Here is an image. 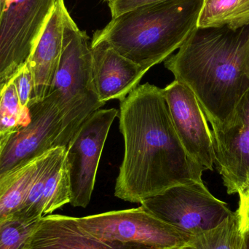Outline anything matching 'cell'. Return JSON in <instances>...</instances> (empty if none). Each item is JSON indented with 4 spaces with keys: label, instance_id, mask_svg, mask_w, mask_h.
<instances>
[{
    "label": "cell",
    "instance_id": "obj_20",
    "mask_svg": "<svg viewBox=\"0 0 249 249\" xmlns=\"http://www.w3.org/2000/svg\"><path fill=\"white\" fill-rule=\"evenodd\" d=\"M39 219L14 215L0 222V249H24Z\"/></svg>",
    "mask_w": 249,
    "mask_h": 249
},
{
    "label": "cell",
    "instance_id": "obj_14",
    "mask_svg": "<svg viewBox=\"0 0 249 249\" xmlns=\"http://www.w3.org/2000/svg\"><path fill=\"white\" fill-rule=\"evenodd\" d=\"M24 249H151L106 242L80 228L77 218L48 214L40 218Z\"/></svg>",
    "mask_w": 249,
    "mask_h": 249
},
{
    "label": "cell",
    "instance_id": "obj_5",
    "mask_svg": "<svg viewBox=\"0 0 249 249\" xmlns=\"http://www.w3.org/2000/svg\"><path fill=\"white\" fill-rule=\"evenodd\" d=\"M141 204L157 219L191 238L216 228L233 213L203 182L175 186Z\"/></svg>",
    "mask_w": 249,
    "mask_h": 249
},
{
    "label": "cell",
    "instance_id": "obj_18",
    "mask_svg": "<svg viewBox=\"0 0 249 249\" xmlns=\"http://www.w3.org/2000/svg\"><path fill=\"white\" fill-rule=\"evenodd\" d=\"M241 231L236 213L213 229L202 232L178 249H238Z\"/></svg>",
    "mask_w": 249,
    "mask_h": 249
},
{
    "label": "cell",
    "instance_id": "obj_21",
    "mask_svg": "<svg viewBox=\"0 0 249 249\" xmlns=\"http://www.w3.org/2000/svg\"><path fill=\"white\" fill-rule=\"evenodd\" d=\"M13 81L17 90L20 105L29 109L33 96V78L27 63L13 74Z\"/></svg>",
    "mask_w": 249,
    "mask_h": 249
},
{
    "label": "cell",
    "instance_id": "obj_10",
    "mask_svg": "<svg viewBox=\"0 0 249 249\" xmlns=\"http://www.w3.org/2000/svg\"><path fill=\"white\" fill-rule=\"evenodd\" d=\"M216 168L229 195L249 190V89L228 124L212 127Z\"/></svg>",
    "mask_w": 249,
    "mask_h": 249
},
{
    "label": "cell",
    "instance_id": "obj_13",
    "mask_svg": "<svg viewBox=\"0 0 249 249\" xmlns=\"http://www.w3.org/2000/svg\"><path fill=\"white\" fill-rule=\"evenodd\" d=\"M93 78L101 102L122 101L139 86L147 71L118 53L105 42H91Z\"/></svg>",
    "mask_w": 249,
    "mask_h": 249
},
{
    "label": "cell",
    "instance_id": "obj_26",
    "mask_svg": "<svg viewBox=\"0 0 249 249\" xmlns=\"http://www.w3.org/2000/svg\"><path fill=\"white\" fill-rule=\"evenodd\" d=\"M106 1H111V0H106Z\"/></svg>",
    "mask_w": 249,
    "mask_h": 249
},
{
    "label": "cell",
    "instance_id": "obj_2",
    "mask_svg": "<svg viewBox=\"0 0 249 249\" xmlns=\"http://www.w3.org/2000/svg\"><path fill=\"white\" fill-rule=\"evenodd\" d=\"M165 67L194 93L212 127H223L249 89V25L197 27Z\"/></svg>",
    "mask_w": 249,
    "mask_h": 249
},
{
    "label": "cell",
    "instance_id": "obj_23",
    "mask_svg": "<svg viewBox=\"0 0 249 249\" xmlns=\"http://www.w3.org/2000/svg\"><path fill=\"white\" fill-rule=\"evenodd\" d=\"M239 207L235 212L239 220L241 232L249 228V190L240 195Z\"/></svg>",
    "mask_w": 249,
    "mask_h": 249
},
{
    "label": "cell",
    "instance_id": "obj_12",
    "mask_svg": "<svg viewBox=\"0 0 249 249\" xmlns=\"http://www.w3.org/2000/svg\"><path fill=\"white\" fill-rule=\"evenodd\" d=\"M68 13L64 0H57L26 62L33 78V96L30 105L44 100L52 91L62 51L64 24Z\"/></svg>",
    "mask_w": 249,
    "mask_h": 249
},
{
    "label": "cell",
    "instance_id": "obj_4",
    "mask_svg": "<svg viewBox=\"0 0 249 249\" xmlns=\"http://www.w3.org/2000/svg\"><path fill=\"white\" fill-rule=\"evenodd\" d=\"M63 116V141L67 147L80 125L104 106L93 78L91 42L70 13L66 16L62 51L52 91Z\"/></svg>",
    "mask_w": 249,
    "mask_h": 249
},
{
    "label": "cell",
    "instance_id": "obj_25",
    "mask_svg": "<svg viewBox=\"0 0 249 249\" xmlns=\"http://www.w3.org/2000/svg\"><path fill=\"white\" fill-rule=\"evenodd\" d=\"M4 1H5V0H0V14H1V11H2L3 7H4Z\"/></svg>",
    "mask_w": 249,
    "mask_h": 249
},
{
    "label": "cell",
    "instance_id": "obj_8",
    "mask_svg": "<svg viewBox=\"0 0 249 249\" xmlns=\"http://www.w3.org/2000/svg\"><path fill=\"white\" fill-rule=\"evenodd\" d=\"M57 0H5L0 14V80L23 67Z\"/></svg>",
    "mask_w": 249,
    "mask_h": 249
},
{
    "label": "cell",
    "instance_id": "obj_22",
    "mask_svg": "<svg viewBox=\"0 0 249 249\" xmlns=\"http://www.w3.org/2000/svg\"><path fill=\"white\" fill-rule=\"evenodd\" d=\"M162 1L165 0H111L108 1V5L112 18H115L136 7Z\"/></svg>",
    "mask_w": 249,
    "mask_h": 249
},
{
    "label": "cell",
    "instance_id": "obj_7",
    "mask_svg": "<svg viewBox=\"0 0 249 249\" xmlns=\"http://www.w3.org/2000/svg\"><path fill=\"white\" fill-rule=\"evenodd\" d=\"M31 120L14 132L0 138V177L55 148L64 146L63 116L58 98L50 93L31 104Z\"/></svg>",
    "mask_w": 249,
    "mask_h": 249
},
{
    "label": "cell",
    "instance_id": "obj_17",
    "mask_svg": "<svg viewBox=\"0 0 249 249\" xmlns=\"http://www.w3.org/2000/svg\"><path fill=\"white\" fill-rule=\"evenodd\" d=\"M29 109L20 105L13 75L0 80V138L30 121Z\"/></svg>",
    "mask_w": 249,
    "mask_h": 249
},
{
    "label": "cell",
    "instance_id": "obj_1",
    "mask_svg": "<svg viewBox=\"0 0 249 249\" xmlns=\"http://www.w3.org/2000/svg\"><path fill=\"white\" fill-rule=\"evenodd\" d=\"M124 153L115 196L141 203L175 186L203 182V168L188 155L174 128L163 89L139 85L120 105Z\"/></svg>",
    "mask_w": 249,
    "mask_h": 249
},
{
    "label": "cell",
    "instance_id": "obj_16",
    "mask_svg": "<svg viewBox=\"0 0 249 249\" xmlns=\"http://www.w3.org/2000/svg\"><path fill=\"white\" fill-rule=\"evenodd\" d=\"M249 25V0H204L197 27H222L232 29Z\"/></svg>",
    "mask_w": 249,
    "mask_h": 249
},
{
    "label": "cell",
    "instance_id": "obj_3",
    "mask_svg": "<svg viewBox=\"0 0 249 249\" xmlns=\"http://www.w3.org/2000/svg\"><path fill=\"white\" fill-rule=\"evenodd\" d=\"M204 0H165L112 18L93 35L118 53L149 71L179 49L197 27Z\"/></svg>",
    "mask_w": 249,
    "mask_h": 249
},
{
    "label": "cell",
    "instance_id": "obj_15",
    "mask_svg": "<svg viewBox=\"0 0 249 249\" xmlns=\"http://www.w3.org/2000/svg\"><path fill=\"white\" fill-rule=\"evenodd\" d=\"M48 152L0 177V222L19 212L43 167Z\"/></svg>",
    "mask_w": 249,
    "mask_h": 249
},
{
    "label": "cell",
    "instance_id": "obj_24",
    "mask_svg": "<svg viewBox=\"0 0 249 249\" xmlns=\"http://www.w3.org/2000/svg\"><path fill=\"white\" fill-rule=\"evenodd\" d=\"M238 249H249V228L241 232Z\"/></svg>",
    "mask_w": 249,
    "mask_h": 249
},
{
    "label": "cell",
    "instance_id": "obj_6",
    "mask_svg": "<svg viewBox=\"0 0 249 249\" xmlns=\"http://www.w3.org/2000/svg\"><path fill=\"white\" fill-rule=\"evenodd\" d=\"M77 222L83 231L106 242L143 246L151 249H178L191 239L157 219L142 206L77 218Z\"/></svg>",
    "mask_w": 249,
    "mask_h": 249
},
{
    "label": "cell",
    "instance_id": "obj_19",
    "mask_svg": "<svg viewBox=\"0 0 249 249\" xmlns=\"http://www.w3.org/2000/svg\"><path fill=\"white\" fill-rule=\"evenodd\" d=\"M70 203V177L65 159L53 172L47 182L42 199V215L51 214Z\"/></svg>",
    "mask_w": 249,
    "mask_h": 249
},
{
    "label": "cell",
    "instance_id": "obj_11",
    "mask_svg": "<svg viewBox=\"0 0 249 249\" xmlns=\"http://www.w3.org/2000/svg\"><path fill=\"white\" fill-rule=\"evenodd\" d=\"M163 93L174 128L186 152L204 171H213V137L194 93L176 80L163 89Z\"/></svg>",
    "mask_w": 249,
    "mask_h": 249
},
{
    "label": "cell",
    "instance_id": "obj_9",
    "mask_svg": "<svg viewBox=\"0 0 249 249\" xmlns=\"http://www.w3.org/2000/svg\"><path fill=\"white\" fill-rule=\"evenodd\" d=\"M119 112L99 109L77 129L66 147L70 184V204L87 207L94 190L99 161L108 133Z\"/></svg>",
    "mask_w": 249,
    "mask_h": 249
}]
</instances>
